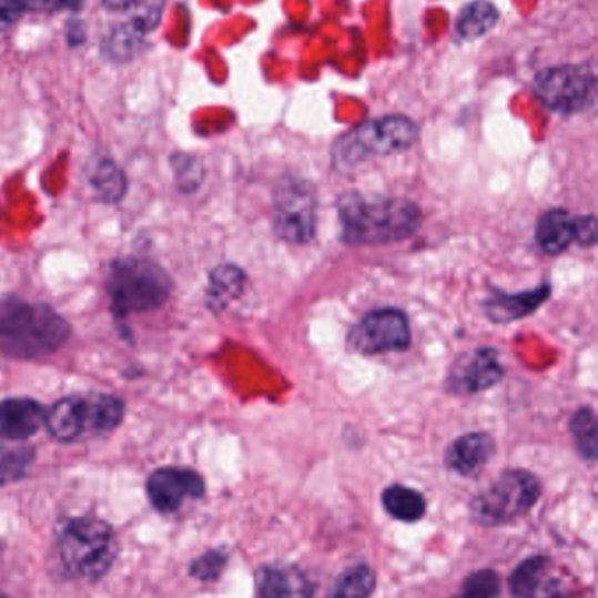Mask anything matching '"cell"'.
<instances>
[{"instance_id":"cell-1","label":"cell","mask_w":598,"mask_h":598,"mask_svg":"<svg viewBox=\"0 0 598 598\" xmlns=\"http://www.w3.org/2000/svg\"><path fill=\"white\" fill-rule=\"evenodd\" d=\"M71 336V324L50 305L0 296V352L8 357L44 359L62 351Z\"/></svg>"},{"instance_id":"cell-2","label":"cell","mask_w":598,"mask_h":598,"mask_svg":"<svg viewBox=\"0 0 598 598\" xmlns=\"http://www.w3.org/2000/svg\"><path fill=\"white\" fill-rule=\"evenodd\" d=\"M343 242L352 245H387L409 239L422 224V212L405 199H376L343 194L338 202Z\"/></svg>"},{"instance_id":"cell-3","label":"cell","mask_w":598,"mask_h":598,"mask_svg":"<svg viewBox=\"0 0 598 598\" xmlns=\"http://www.w3.org/2000/svg\"><path fill=\"white\" fill-rule=\"evenodd\" d=\"M118 549L114 528L97 516L69 518L57 536V551L63 570L79 581L102 579L114 566Z\"/></svg>"},{"instance_id":"cell-4","label":"cell","mask_w":598,"mask_h":598,"mask_svg":"<svg viewBox=\"0 0 598 598\" xmlns=\"http://www.w3.org/2000/svg\"><path fill=\"white\" fill-rule=\"evenodd\" d=\"M105 290L112 314L124 318L165 305L172 293V278L160 264L148 257L126 256L112 261Z\"/></svg>"},{"instance_id":"cell-5","label":"cell","mask_w":598,"mask_h":598,"mask_svg":"<svg viewBox=\"0 0 598 598\" xmlns=\"http://www.w3.org/2000/svg\"><path fill=\"white\" fill-rule=\"evenodd\" d=\"M418 141V126L406 116H385L355 126L336 142L333 163L352 170L375 156L403 153Z\"/></svg>"},{"instance_id":"cell-6","label":"cell","mask_w":598,"mask_h":598,"mask_svg":"<svg viewBox=\"0 0 598 598\" xmlns=\"http://www.w3.org/2000/svg\"><path fill=\"white\" fill-rule=\"evenodd\" d=\"M543 494V485L524 469L504 470L490 487L479 491L470 503L473 520L483 527H499L520 518L534 508Z\"/></svg>"},{"instance_id":"cell-7","label":"cell","mask_w":598,"mask_h":598,"mask_svg":"<svg viewBox=\"0 0 598 598\" xmlns=\"http://www.w3.org/2000/svg\"><path fill=\"white\" fill-rule=\"evenodd\" d=\"M534 93L549 111L564 116L598 108V65L551 67L534 79Z\"/></svg>"},{"instance_id":"cell-8","label":"cell","mask_w":598,"mask_h":598,"mask_svg":"<svg viewBox=\"0 0 598 598\" xmlns=\"http://www.w3.org/2000/svg\"><path fill=\"white\" fill-rule=\"evenodd\" d=\"M273 227L290 244H308L315 235L317 196L303 179L284 178L273 196Z\"/></svg>"},{"instance_id":"cell-9","label":"cell","mask_w":598,"mask_h":598,"mask_svg":"<svg viewBox=\"0 0 598 598\" xmlns=\"http://www.w3.org/2000/svg\"><path fill=\"white\" fill-rule=\"evenodd\" d=\"M412 345L406 315L396 308L375 310L361 318L348 335V347L363 355L405 352Z\"/></svg>"},{"instance_id":"cell-10","label":"cell","mask_w":598,"mask_h":598,"mask_svg":"<svg viewBox=\"0 0 598 598\" xmlns=\"http://www.w3.org/2000/svg\"><path fill=\"white\" fill-rule=\"evenodd\" d=\"M506 369L500 363L499 351L491 347L476 348L455 361L448 373V391L457 396H476L487 393L503 382Z\"/></svg>"},{"instance_id":"cell-11","label":"cell","mask_w":598,"mask_h":598,"mask_svg":"<svg viewBox=\"0 0 598 598\" xmlns=\"http://www.w3.org/2000/svg\"><path fill=\"white\" fill-rule=\"evenodd\" d=\"M149 500L160 513H174L184 499H200L205 496L202 476L186 467H161L151 473L145 483Z\"/></svg>"},{"instance_id":"cell-12","label":"cell","mask_w":598,"mask_h":598,"mask_svg":"<svg viewBox=\"0 0 598 598\" xmlns=\"http://www.w3.org/2000/svg\"><path fill=\"white\" fill-rule=\"evenodd\" d=\"M551 294H554V287L548 281L540 282L534 290L521 291V293H504V291L494 290L491 296L483 302V310L488 321L508 326L513 322L536 314L540 306L549 302Z\"/></svg>"},{"instance_id":"cell-13","label":"cell","mask_w":598,"mask_h":598,"mask_svg":"<svg viewBox=\"0 0 598 598\" xmlns=\"http://www.w3.org/2000/svg\"><path fill=\"white\" fill-rule=\"evenodd\" d=\"M45 408L32 397L0 401V439L27 443L44 427Z\"/></svg>"},{"instance_id":"cell-14","label":"cell","mask_w":598,"mask_h":598,"mask_svg":"<svg viewBox=\"0 0 598 598\" xmlns=\"http://www.w3.org/2000/svg\"><path fill=\"white\" fill-rule=\"evenodd\" d=\"M496 455V442L488 433L464 434L455 439L445 454L448 469L464 478L478 476Z\"/></svg>"},{"instance_id":"cell-15","label":"cell","mask_w":598,"mask_h":598,"mask_svg":"<svg viewBox=\"0 0 598 598\" xmlns=\"http://www.w3.org/2000/svg\"><path fill=\"white\" fill-rule=\"evenodd\" d=\"M44 427L54 442H78L88 429V397L65 396L54 401L45 409Z\"/></svg>"},{"instance_id":"cell-16","label":"cell","mask_w":598,"mask_h":598,"mask_svg":"<svg viewBox=\"0 0 598 598\" xmlns=\"http://www.w3.org/2000/svg\"><path fill=\"white\" fill-rule=\"evenodd\" d=\"M536 244L546 256H560L576 244V215L555 206L539 215L536 224Z\"/></svg>"},{"instance_id":"cell-17","label":"cell","mask_w":598,"mask_h":598,"mask_svg":"<svg viewBox=\"0 0 598 598\" xmlns=\"http://www.w3.org/2000/svg\"><path fill=\"white\" fill-rule=\"evenodd\" d=\"M257 594L260 598H312L314 588L297 567L273 566L257 572Z\"/></svg>"},{"instance_id":"cell-18","label":"cell","mask_w":598,"mask_h":598,"mask_svg":"<svg viewBox=\"0 0 598 598\" xmlns=\"http://www.w3.org/2000/svg\"><path fill=\"white\" fill-rule=\"evenodd\" d=\"M124 401L112 394H95L88 397V429L87 434L112 433L120 427L124 418Z\"/></svg>"},{"instance_id":"cell-19","label":"cell","mask_w":598,"mask_h":598,"mask_svg":"<svg viewBox=\"0 0 598 598\" xmlns=\"http://www.w3.org/2000/svg\"><path fill=\"white\" fill-rule=\"evenodd\" d=\"M569 433L574 448L586 463H598V417L590 406H581L570 415Z\"/></svg>"},{"instance_id":"cell-20","label":"cell","mask_w":598,"mask_h":598,"mask_svg":"<svg viewBox=\"0 0 598 598\" xmlns=\"http://www.w3.org/2000/svg\"><path fill=\"white\" fill-rule=\"evenodd\" d=\"M36 458L38 452L33 446L0 439V487L14 485L26 478Z\"/></svg>"},{"instance_id":"cell-21","label":"cell","mask_w":598,"mask_h":598,"mask_svg":"<svg viewBox=\"0 0 598 598\" xmlns=\"http://www.w3.org/2000/svg\"><path fill=\"white\" fill-rule=\"evenodd\" d=\"M90 184L95 191L97 199L103 203H120L129 190L123 170L109 158L97 161L91 170Z\"/></svg>"},{"instance_id":"cell-22","label":"cell","mask_w":598,"mask_h":598,"mask_svg":"<svg viewBox=\"0 0 598 598\" xmlns=\"http://www.w3.org/2000/svg\"><path fill=\"white\" fill-rule=\"evenodd\" d=\"M385 511L399 521H418L427 511V503L420 491L403 485H393L382 494Z\"/></svg>"},{"instance_id":"cell-23","label":"cell","mask_w":598,"mask_h":598,"mask_svg":"<svg viewBox=\"0 0 598 598\" xmlns=\"http://www.w3.org/2000/svg\"><path fill=\"white\" fill-rule=\"evenodd\" d=\"M499 21V11L488 0H475L460 11L457 20V32L466 41L482 38L490 32Z\"/></svg>"},{"instance_id":"cell-24","label":"cell","mask_w":598,"mask_h":598,"mask_svg":"<svg viewBox=\"0 0 598 598\" xmlns=\"http://www.w3.org/2000/svg\"><path fill=\"white\" fill-rule=\"evenodd\" d=\"M145 36L148 33L142 32L132 20L124 21L109 32L102 44L103 53L114 62H126L139 53Z\"/></svg>"},{"instance_id":"cell-25","label":"cell","mask_w":598,"mask_h":598,"mask_svg":"<svg viewBox=\"0 0 598 598\" xmlns=\"http://www.w3.org/2000/svg\"><path fill=\"white\" fill-rule=\"evenodd\" d=\"M245 275L235 266H221L212 273L209 302L212 308H224L244 291Z\"/></svg>"},{"instance_id":"cell-26","label":"cell","mask_w":598,"mask_h":598,"mask_svg":"<svg viewBox=\"0 0 598 598\" xmlns=\"http://www.w3.org/2000/svg\"><path fill=\"white\" fill-rule=\"evenodd\" d=\"M376 574L369 566H354L339 576L333 598H369L375 591Z\"/></svg>"},{"instance_id":"cell-27","label":"cell","mask_w":598,"mask_h":598,"mask_svg":"<svg viewBox=\"0 0 598 598\" xmlns=\"http://www.w3.org/2000/svg\"><path fill=\"white\" fill-rule=\"evenodd\" d=\"M546 567H548V560L545 557H533L521 561L509 576V591L513 597L533 598L539 590Z\"/></svg>"},{"instance_id":"cell-28","label":"cell","mask_w":598,"mask_h":598,"mask_svg":"<svg viewBox=\"0 0 598 598\" xmlns=\"http://www.w3.org/2000/svg\"><path fill=\"white\" fill-rule=\"evenodd\" d=\"M227 551L224 548L211 549L191 564L190 574L199 581H214L220 578L227 564Z\"/></svg>"},{"instance_id":"cell-29","label":"cell","mask_w":598,"mask_h":598,"mask_svg":"<svg viewBox=\"0 0 598 598\" xmlns=\"http://www.w3.org/2000/svg\"><path fill=\"white\" fill-rule=\"evenodd\" d=\"M500 579L494 570H478L464 581L463 598H497Z\"/></svg>"},{"instance_id":"cell-30","label":"cell","mask_w":598,"mask_h":598,"mask_svg":"<svg viewBox=\"0 0 598 598\" xmlns=\"http://www.w3.org/2000/svg\"><path fill=\"white\" fill-rule=\"evenodd\" d=\"M576 244L579 247H595V245H598L597 215H576Z\"/></svg>"},{"instance_id":"cell-31","label":"cell","mask_w":598,"mask_h":598,"mask_svg":"<svg viewBox=\"0 0 598 598\" xmlns=\"http://www.w3.org/2000/svg\"><path fill=\"white\" fill-rule=\"evenodd\" d=\"M29 9L32 0H0V32L13 27Z\"/></svg>"},{"instance_id":"cell-32","label":"cell","mask_w":598,"mask_h":598,"mask_svg":"<svg viewBox=\"0 0 598 598\" xmlns=\"http://www.w3.org/2000/svg\"><path fill=\"white\" fill-rule=\"evenodd\" d=\"M84 0H32L33 11L42 13H59V11H78Z\"/></svg>"},{"instance_id":"cell-33","label":"cell","mask_w":598,"mask_h":598,"mask_svg":"<svg viewBox=\"0 0 598 598\" xmlns=\"http://www.w3.org/2000/svg\"><path fill=\"white\" fill-rule=\"evenodd\" d=\"M136 0H102L103 8L109 11H118V13H126L132 11Z\"/></svg>"},{"instance_id":"cell-34","label":"cell","mask_w":598,"mask_h":598,"mask_svg":"<svg viewBox=\"0 0 598 598\" xmlns=\"http://www.w3.org/2000/svg\"><path fill=\"white\" fill-rule=\"evenodd\" d=\"M67 39L71 44H79V42H84V29L81 23H71L69 30H67Z\"/></svg>"},{"instance_id":"cell-35","label":"cell","mask_w":598,"mask_h":598,"mask_svg":"<svg viewBox=\"0 0 598 598\" xmlns=\"http://www.w3.org/2000/svg\"><path fill=\"white\" fill-rule=\"evenodd\" d=\"M549 598H569V597H566V595H555V597H549Z\"/></svg>"},{"instance_id":"cell-36","label":"cell","mask_w":598,"mask_h":598,"mask_svg":"<svg viewBox=\"0 0 598 598\" xmlns=\"http://www.w3.org/2000/svg\"><path fill=\"white\" fill-rule=\"evenodd\" d=\"M0 598H8V597H6V595L2 594V591H0Z\"/></svg>"},{"instance_id":"cell-37","label":"cell","mask_w":598,"mask_h":598,"mask_svg":"<svg viewBox=\"0 0 598 598\" xmlns=\"http://www.w3.org/2000/svg\"><path fill=\"white\" fill-rule=\"evenodd\" d=\"M460 598H463V597H460Z\"/></svg>"}]
</instances>
